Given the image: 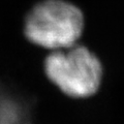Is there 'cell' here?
I'll list each match as a JSON object with an SVG mask.
<instances>
[{
	"label": "cell",
	"instance_id": "2",
	"mask_svg": "<svg viewBox=\"0 0 124 124\" xmlns=\"http://www.w3.org/2000/svg\"><path fill=\"white\" fill-rule=\"evenodd\" d=\"M44 68L48 79L71 97H89L101 82L102 66L97 56L78 44L52 51L45 59Z\"/></svg>",
	"mask_w": 124,
	"mask_h": 124
},
{
	"label": "cell",
	"instance_id": "1",
	"mask_svg": "<svg viewBox=\"0 0 124 124\" xmlns=\"http://www.w3.org/2000/svg\"><path fill=\"white\" fill-rule=\"evenodd\" d=\"M84 30V16L66 0H44L27 14L24 33L32 44L50 51L77 45Z\"/></svg>",
	"mask_w": 124,
	"mask_h": 124
}]
</instances>
